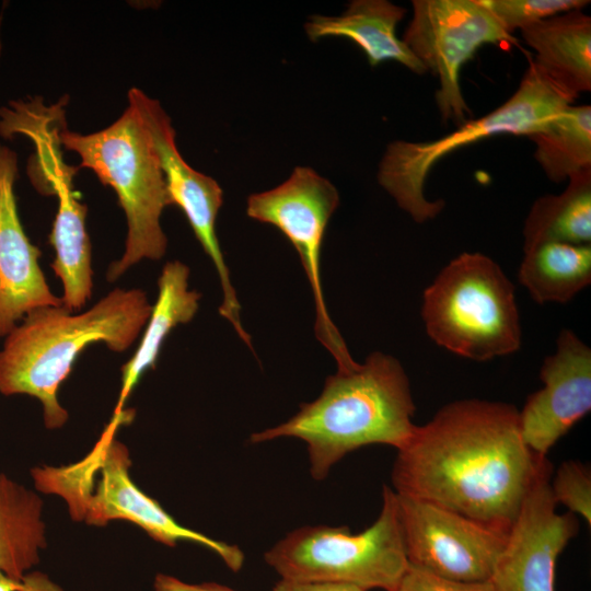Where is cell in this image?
<instances>
[{"mask_svg":"<svg viewBox=\"0 0 591 591\" xmlns=\"http://www.w3.org/2000/svg\"><path fill=\"white\" fill-rule=\"evenodd\" d=\"M523 253L518 280L538 304H565L591 283V245L544 242Z\"/></svg>","mask_w":591,"mask_h":591,"instance_id":"obj_21","label":"cell"},{"mask_svg":"<svg viewBox=\"0 0 591 591\" xmlns=\"http://www.w3.org/2000/svg\"><path fill=\"white\" fill-rule=\"evenodd\" d=\"M420 315L439 347L474 361L517 352L522 343L513 282L491 257L464 252L422 293Z\"/></svg>","mask_w":591,"mask_h":591,"instance_id":"obj_5","label":"cell"},{"mask_svg":"<svg viewBox=\"0 0 591 591\" xmlns=\"http://www.w3.org/2000/svg\"><path fill=\"white\" fill-rule=\"evenodd\" d=\"M564 242L591 245V169L570 177L565 190L532 205L523 227V248Z\"/></svg>","mask_w":591,"mask_h":591,"instance_id":"obj_22","label":"cell"},{"mask_svg":"<svg viewBox=\"0 0 591 591\" xmlns=\"http://www.w3.org/2000/svg\"><path fill=\"white\" fill-rule=\"evenodd\" d=\"M127 95L128 106L135 111L151 137L172 205L184 212L198 242L215 265L223 297L219 314L232 326H237L241 323V305L216 232V220L223 201L222 189L217 181L194 170L183 159L176 148L171 118L157 100L137 88L130 89Z\"/></svg>","mask_w":591,"mask_h":591,"instance_id":"obj_12","label":"cell"},{"mask_svg":"<svg viewBox=\"0 0 591 591\" xmlns=\"http://www.w3.org/2000/svg\"><path fill=\"white\" fill-rule=\"evenodd\" d=\"M43 500L0 472V570L21 579L47 546Z\"/></svg>","mask_w":591,"mask_h":591,"instance_id":"obj_20","label":"cell"},{"mask_svg":"<svg viewBox=\"0 0 591 591\" xmlns=\"http://www.w3.org/2000/svg\"><path fill=\"white\" fill-rule=\"evenodd\" d=\"M396 451V494L503 533L547 461L525 444L515 406L479 398L448 403Z\"/></svg>","mask_w":591,"mask_h":591,"instance_id":"obj_1","label":"cell"},{"mask_svg":"<svg viewBox=\"0 0 591 591\" xmlns=\"http://www.w3.org/2000/svg\"><path fill=\"white\" fill-rule=\"evenodd\" d=\"M543 386L519 410L525 444L538 456L548 451L591 410V348L564 328L556 350L540 370Z\"/></svg>","mask_w":591,"mask_h":591,"instance_id":"obj_15","label":"cell"},{"mask_svg":"<svg viewBox=\"0 0 591 591\" xmlns=\"http://www.w3.org/2000/svg\"><path fill=\"white\" fill-rule=\"evenodd\" d=\"M575 101L530 60L514 93L488 114L467 119L434 140H395L387 144L378 182L416 223H425L438 217L445 205L442 199L429 200L424 192L427 176L443 157L501 134L526 137Z\"/></svg>","mask_w":591,"mask_h":591,"instance_id":"obj_7","label":"cell"},{"mask_svg":"<svg viewBox=\"0 0 591 591\" xmlns=\"http://www.w3.org/2000/svg\"><path fill=\"white\" fill-rule=\"evenodd\" d=\"M338 206V190L327 178L313 169L297 166L279 186L251 195L246 213L277 228L298 252L313 294L315 336L335 359L337 371L347 372L359 363L329 316L321 276L323 240Z\"/></svg>","mask_w":591,"mask_h":591,"instance_id":"obj_9","label":"cell"},{"mask_svg":"<svg viewBox=\"0 0 591 591\" xmlns=\"http://www.w3.org/2000/svg\"><path fill=\"white\" fill-rule=\"evenodd\" d=\"M153 588L154 591H236L216 582L189 583L164 573L155 576Z\"/></svg>","mask_w":591,"mask_h":591,"instance_id":"obj_28","label":"cell"},{"mask_svg":"<svg viewBox=\"0 0 591 591\" xmlns=\"http://www.w3.org/2000/svg\"><path fill=\"white\" fill-rule=\"evenodd\" d=\"M134 415V409L114 413L99 441L82 460L63 466L34 467L31 476L36 489L61 497L74 521L104 526L113 520H127L164 545L173 547L185 541L205 546L229 569L239 571L245 560L239 546L183 526L132 482L128 448L115 433Z\"/></svg>","mask_w":591,"mask_h":591,"instance_id":"obj_4","label":"cell"},{"mask_svg":"<svg viewBox=\"0 0 591 591\" xmlns=\"http://www.w3.org/2000/svg\"><path fill=\"white\" fill-rule=\"evenodd\" d=\"M273 591H367L350 583L280 579Z\"/></svg>","mask_w":591,"mask_h":591,"instance_id":"obj_27","label":"cell"},{"mask_svg":"<svg viewBox=\"0 0 591 591\" xmlns=\"http://www.w3.org/2000/svg\"><path fill=\"white\" fill-rule=\"evenodd\" d=\"M394 494L408 564L455 581H489L508 533L429 501Z\"/></svg>","mask_w":591,"mask_h":591,"instance_id":"obj_11","label":"cell"},{"mask_svg":"<svg viewBox=\"0 0 591 591\" xmlns=\"http://www.w3.org/2000/svg\"><path fill=\"white\" fill-rule=\"evenodd\" d=\"M36 153L27 174L38 192L58 196V210L49 234L55 250L51 268L62 283V304L73 312L91 298L93 270L91 243L85 228L88 207L73 190L72 177L78 167L65 164L59 136L48 132L34 140Z\"/></svg>","mask_w":591,"mask_h":591,"instance_id":"obj_14","label":"cell"},{"mask_svg":"<svg viewBox=\"0 0 591 591\" xmlns=\"http://www.w3.org/2000/svg\"><path fill=\"white\" fill-rule=\"evenodd\" d=\"M532 61L576 100L591 91V18L567 11L522 28Z\"/></svg>","mask_w":591,"mask_h":591,"instance_id":"obj_18","label":"cell"},{"mask_svg":"<svg viewBox=\"0 0 591 591\" xmlns=\"http://www.w3.org/2000/svg\"><path fill=\"white\" fill-rule=\"evenodd\" d=\"M503 30L512 35L517 30L535 24L554 15L582 10L587 0H483Z\"/></svg>","mask_w":591,"mask_h":591,"instance_id":"obj_24","label":"cell"},{"mask_svg":"<svg viewBox=\"0 0 591 591\" xmlns=\"http://www.w3.org/2000/svg\"><path fill=\"white\" fill-rule=\"evenodd\" d=\"M189 268L179 260L167 262L158 280V298L146 323L144 334L134 356L121 368V389L114 413L124 409L142 374L154 368L160 349L178 324L193 320L201 294L188 286Z\"/></svg>","mask_w":591,"mask_h":591,"instance_id":"obj_19","label":"cell"},{"mask_svg":"<svg viewBox=\"0 0 591 591\" xmlns=\"http://www.w3.org/2000/svg\"><path fill=\"white\" fill-rule=\"evenodd\" d=\"M403 42L438 81L436 103L444 123L471 115L460 84L462 67L486 44L515 43L483 0H413Z\"/></svg>","mask_w":591,"mask_h":591,"instance_id":"obj_10","label":"cell"},{"mask_svg":"<svg viewBox=\"0 0 591 591\" xmlns=\"http://www.w3.org/2000/svg\"><path fill=\"white\" fill-rule=\"evenodd\" d=\"M416 405L393 356L374 351L348 372L329 375L317 398L287 421L251 434L252 443L297 438L306 443L310 473L323 480L348 453L371 444L401 449L412 437Z\"/></svg>","mask_w":591,"mask_h":591,"instance_id":"obj_2","label":"cell"},{"mask_svg":"<svg viewBox=\"0 0 591 591\" xmlns=\"http://www.w3.org/2000/svg\"><path fill=\"white\" fill-rule=\"evenodd\" d=\"M534 159L554 183L591 169V106L569 105L526 136Z\"/></svg>","mask_w":591,"mask_h":591,"instance_id":"obj_23","label":"cell"},{"mask_svg":"<svg viewBox=\"0 0 591 591\" xmlns=\"http://www.w3.org/2000/svg\"><path fill=\"white\" fill-rule=\"evenodd\" d=\"M547 460L510 528L489 579L494 591H555L558 556L578 534L577 517L558 513Z\"/></svg>","mask_w":591,"mask_h":591,"instance_id":"obj_13","label":"cell"},{"mask_svg":"<svg viewBox=\"0 0 591 591\" xmlns=\"http://www.w3.org/2000/svg\"><path fill=\"white\" fill-rule=\"evenodd\" d=\"M406 12L387 0H354L337 16L311 15L304 30L312 42L327 36L352 40L371 67L393 60L421 76L427 72L425 67L396 35V26Z\"/></svg>","mask_w":591,"mask_h":591,"instance_id":"obj_17","label":"cell"},{"mask_svg":"<svg viewBox=\"0 0 591 591\" xmlns=\"http://www.w3.org/2000/svg\"><path fill=\"white\" fill-rule=\"evenodd\" d=\"M394 591H494L489 581L462 582L408 564Z\"/></svg>","mask_w":591,"mask_h":591,"instance_id":"obj_26","label":"cell"},{"mask_svg":"<svg viewBox=\"0 0 591 591\" xmlns=\"http://www.w3.org/2000/svg\"><path fill=\"white\" fill-rule=\"evenodd\" d=\"M549 487L556 503L591 524V472L579 461H566L551 476Z\"/></svg>","mask_w":591,"mask_h":591,"instance_id":"obj_25","label":"cell"},{"mask_svg":"<svg viewBox=\"0 0 591 591\" xmlns=\"http://www.w3.org/2000/svg\"><path fill=\"white\" fill-rule=\"evenodd\" d=\"M59 139L79 154L81 167L115 190L125 212V251L109 265L106 279H118L141 259L162 258L167 240L160 218L172 202L151 137L135 111L128 106L115 123L89 135L62 128Z\"/></svg>","mask_w":591,"mask_h":591,"instance_id":"obj_6","label":"cell"},{"mask_svg":"<svg viewBox=\"0 0 591 591\" xmlns=\"http://www.w3.org/2000/svg\"><path fill=\"white\" fill-rule=\"evenodd\" d=\"M265 561L280 579L343 582L394 591L408 567L395 494L384 485L378 519L366 530L305 525L279 540Z\"/></svg>","mask_w":591,"mask_h":591,"instance_id":"obj_8","label":"cell"},{"mask_svg":"<svg viewBox=\"0 0 591 591\" xmlns=\"http://www.w3.org/2000/svg\"><path fill=\"white\" fill-rule=\"evenodd\" d=\"M151 309L141 289L116 288L82 313L63 304L28 312L0 350V393L37 398L46 428H61L68 412L58 391L81 351L95 343L113 351L126 350L146 326Z\"/></svg>","mask_w":591,"mask_h":591,"instance_id":"obj_3","label":"cell"},{"mask_svg":"<svg viewBox=\"0 0 591 591\" xmlns=\"http://www.w3.org/2000/svg\"><path fill=\"white\" fill-rule=\"evenodd\" d=\"M16 153L0 143V337H5L31 311L62 305L49 289L38 258L18 213L14 182Z\"/></svg>","mask_w":591,"mask_h":591,"instance_id":"obj_16","label":"cell"}]
</instances>
